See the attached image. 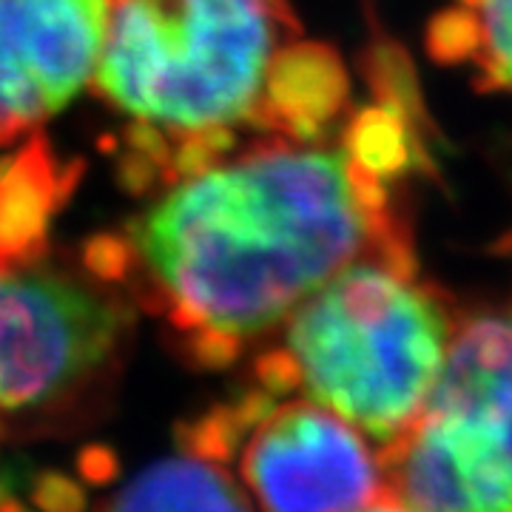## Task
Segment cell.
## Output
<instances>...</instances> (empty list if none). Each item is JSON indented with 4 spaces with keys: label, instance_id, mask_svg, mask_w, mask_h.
Masks as SVG:
<instances>
[{
    "label": "cell",
    "instance_id": "obj_20",
    "mask_svg": "<svg viewBox=\"0 0 512 512\" xmlns=\"http://www.w3.org/2000/svg\"><path fill=\"white\" fill-rule=\"evenodd\" d=\"M77 473L92 487H106L120 476V456L109 444H89L77 453Z\"/></svg>",
    "mask_w": 512,
    "mask_h": 512
},
{
    "label": "cell",
    "instance_id": "obj_12",
    "mask_svg": "<svg viewBox=\"0 0 512 512\" xmlns=\"http://www.w3.org/2000/svg\"><path fill=\"white\" fill-rule=\"evenodd\" d=\"M342 148L353 163L362 165L379 180L402 174L419 157L416 134L407 123V114L387 103L359 111L345 128Z\"/></svg>",
    "mask_w": 512,
    "mask_h": 512
},
{
    "label": "cell",
    "instance_id": "obj_9",
    "mask_svg": "<svg viewBox=\"0 0 512 512\" xmlns=\"http://www.w3.org/2000/svg\"><path fill=\"white\" fill-rule=\"evenodd\" d=\"M348 94V72L330 46L291 40L271 57L245 123L296 143H316L342 114Z\"/></svg>",
    "mask_w": 512,
    "mask_h": 512
},
{
    "label": "cell",
    "instance_id": "obj_23",
    "mask_svg": "<svg viewBox=\"0 0 512 512\" xmlns=\"http://www.w3.org/2000/svg\"><path fill=\"white\" fill-rule=\"evenodd\" d=\"M18 134H20L18 128L9 126V123H3V120H0V146H9V143L18 137Z\"/></svg>",
    "mask_w": 512,
    "mask_h": 512
},
{
    "label": "cell",
    "instance_id": "obj_5",
    "mask_svg": "<svg viewBox=\"0 0 512 512\" xmlns=\"http://www.w3.org/2000/svg\"><path fill=\"white\" fill-rule=\"evenodd\" d=\"M239 467L265 510H396L379 450L313 399L274 407L251 430Z\"/></svg>",
    "mask_w": 512,
    "mask_h": 512
},
{
    "label": "cell",
    "instance_id": "obj_10",
    "mask_svg": "<svg viewBox=\"0 0 512 512\" xmlns=\"http://www.w3.org/2000/svg\"><path fill=\"white\" fill-rule=\"evenodd\" d=\"M430 52L470 63L484 92L512 94V0H458L430 26Z\"/></svg>",
    "mask_w": 512,
    "mask_h": 512
},
{
    "label": "cell",
    "instance_id": "obj_7",
    "mask_svg": "<svg viewBox=\"0 0 512 512\" xmlns=\"http://www.w3.org/2000/svg\"><path fill=\"white\" fill-rule=\"evenodd\" d=\"M109 12V0H0V52L63 109L92 80Z\"/></svg>",
    "mask_w": 512,
    "mask_h": 512
},
{
    "label": "cell",
    "instance_id": "obj_15",
    "mask_svg": "<svg viewBox=\"0 0 512 512\" xmlns=\"http://www.w3.org/2000/svg\"><path fill=\"white\" fill-rule=\"evenodd\" d=\"M242 336L217 325H194L183 330L180 356L197 370H225L239 359Z\"/></svg>",
    "mask_w": 512,
    "mask_h": 512
},
{
    "label": "cell",
    "instance_id": "obj_18",
    "mask_svg": "<svg viewBox=\"0 0 512 512\" xmlns=\"http://www.w3.org/2000/svg\"><path fill=\"white\" fill-rule=\"evenodd\" d=\"M254 379L276 399L299 387V365L288 348L265 350L262 356H256Z\"/></svg>",
    "mask_w": 512,
    "mask_h": 512
},
{
    "label": "cell",
    "instance_id": "obj_4",
    "mask_svg": "<svg viewBox=\"0 0 512 512\" xmlns=\"http://www.w3.org/2000/svg\"><path fill=\"white\" fill-rule=\"evenodd\" d=\"M379 456L396 510L512 512V305L461 313L421 413Z\"/></svg>",
    "mask_w": 512,
    "mask_h": 512
},
{
    "label": "cell",
    "instance_id": "obj_14",
    "mask_svg": "<svg viewBox=\"0 0 512 512\" xmlns=\"http://www.w3.org/2000/svg\"><path fill=\"white\" fill-rule=\"evenodd\" d=\"M49 114H55V106L40 83L20 63L0 52V120L26 131L43 123Z\"/></svg>",
    "mask_w": 512,
    "mask_h": 512
},
{
    "label": "cell",
    "instance_id": "obj_3",
    "mask_svg": "<svg viewBox=\"0 0 512 512\" xmlns=\"http://www.w3.org/2000/svg\"><path fill=\"white\" fill-rule=\"evenodd\" d=\"M302 35L288 0H126L111 9L94 94L168 134L239 123L279 46Z\"/></svg>",
    "mask_w": 512,
    "mask_h": 512
},
{
    "label": "cell",
    "instance_id": "obj_17",
    "mask_svg": "<svg viewBox=\"0 0 512 512\" xmlns=\"http://www.w3.org/2000/svg\"><path fill=\"white\" fill-rule=\"evenodd\" d=\"M29 498L37 510L46 512H77L86 507V493L83 487L69 478L66 473H57V470H43L32 478V487H29Z\"/></svg>",
    "mask_w": 512,
    "mask_h": 512
},
{
    "label": "cell",
    "instance_id": "obj_2",
    "mask_svg": "<svg viewBox=\"0 0 512 512\" xmlns=\"http://www.w3.org/2000/svg\"><path fill=\"white\" fill-rule=\"evenodd\" d=\"M461 311L419 276L413 242L353 259L291 313L288 350L308 399L379 447L416 421Z\"/></svg>",
    "mask_w": 512,
    "mask_h": 512
},
{
    "label": "cell",
    "instance_id": "obj_19",
    "mask_svg": "<svg viewBox=\"0 0 512 512\" xmlns=\"http://www.w3.org/2000/svg\"><path fill=\"white\" fill-rule=\"evenodd\" d=\"M160 174H163V168L154 160H148L146 154L134 151V148H126L120 154V160H117V185L131 197L148 194L154 188V183L160 180Z\"/></svg>",
    "mask_w": 512,
    "mask_h": 512
},
{
    "label": "cell",
    "instance_id": "obj_8",
    "mask_svg": "<svg viewBox=\"0 0 512 512\" xmlns=\"http://www.w3.org/2000/svg\"><path fill=\"white\" fill-rule=\"evenodd\" d=\"M83 160L57 163L46 134L0 157V274H20L49 251V225L83 180Z\"/></svg>",
    "mask_w": 512,
    "mask_h": 512
},
{
    "label": "cell",
    "instance_id": "obj_11",
    "mask_svg": "<svg viewBox=\"0 0 512 512\" xmlns=\"http://www.w3.org/2000/svg\"><path fill=\"white\" fill-rule=\"evenodd\" d=\"M254 501L214 461L174 458L148 467L100 510H251Z\"/></svg>",
    "mask_w": 512,
    "mask_h": 512
},
{
    "label": "cell",
    "instance_id": "obj_13",
    "mask_svg": "<svg viewBox=\"0 0 512 512\" xmlns=\"http://www.w3.org/2000/svg\"><path fill=\"white\" fill-rule=\"evenodd\" d=\"M248 433L251 430L239 421L234 404H214L197 413L194 419L180 421L174 427V441L183 456L225 464L237 458Z\"/></svg>",
    "mask_w": 512,
    "mask_h": 512
},
{
    "label": "cell",
    "instance_id": "obj_21",
    "mask_svg": "<svg viewBox=\"0 0 512 512\" xmlns=\"http://www.w3.org/2000/svg\"><path fill=\"white\" fill-rule=\"evenodd\" d=\"M126 143L128 148H134V151L146 154L148 160H154V163L160 165L163 171L171 165V154H174V148H171V143L165 140L163 131L154 126L151 120H146V117H140L137 123H131V126L126 128Z\"/></svg>",
    "mask_w": 512,
    "mask_h": 512
},
{
    "label": "cell",
    "instance_id": "obj_22",
    "mask_svg": "<svg viewBox=\"0 0 512 512\" xmlns=\"http://www.w3.org/2000/svg\"><path fill=\"white\" fill-rule=\"evenodd\" d=\"M0 510H3V512L26 510V504H23L18 495H15L12 484H9V481H6L3 476H0Z\"/></svg>",
    "mask_w": 512,
    "mask_h": 512
},
{
    "label": "cell",
    "instance_id": "obj_1",
    "mask_svg": "<svg viewBox=\"0 0 512 512\" xmlns=\"http://www.w3.org/2000/svg\"><path fill=\"white\" fill-rule=\"evenodd\" d=\"M177 330L254 336L353 259L413 242L387 185L342 151L285 134L174 188L131 222Z\"/></svg>",
    "mask_w": 512,
    "mask_h": 512
},
{
    "label": "cell",
    "instance_id": "obj_6",
    "mask_svg": "<svg viewBox=\"0 0 512 512\" xmlns=\"http://www.w3.org/2000/svg\"><path fill=\"white\" fill-rule=\"evenodd\" d=\"M126 325L114 299L52 276L0 274V410L57 399L109 359Z\"/></svg>",
    "mask_w": 512,
    "mask_h": 512
},
{
    "label": "cell",
    "instance_id": "obj_16",
    "mask_svg": "<svg viewBox=\"0 0 512 512\" xmlns=\"http://www.w3.org/2000/svg\"><path fill=\"white\" fill-rule=\"evenodd\" d=\"M83 268L100 282H123L134 268V248L117 234H94L83 245Z\"/></svg>",
    "mask_w": 512,
    "mask_h": 512
}]
</instances>
